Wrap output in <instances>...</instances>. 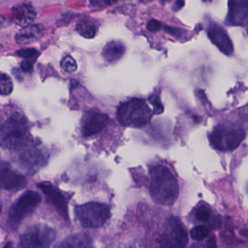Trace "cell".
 Here are the masks:
<instances>
[{
    "label": "cell",
    "instance_id": "30",
    "mask_svg": "<svg viewBox=\"0 0 248 248\" xmlns=\"http://www.w3.org/2000/svg\"></svg>",
    "mask_w": 248,
    "mask_h": 248
},
{
    "label": "cell",
    "instance_id": "14",
    "mask_svg": "<svg viewBox=\"0 0 248 248\" xmlns=\"http://www.w3.org/2000/svg\"><path fill=\"white\" fill-rule=\"evenodd\" d=\"M12 11L13 20L20 27L31 25L37 17V13L31 4L23 3L16 5Z\"/></svg>",
    "mask_w": 248,
    "mask_h": 248
},
{
    "label": "cell",
    "instance_id": "23",
    "mask_svg": "<svg viewBox=\"0 0 248 248\" xmlns=\"http://www.w3.org/2000/svg\"><path fill=\"white\" fill-rule=\"evenodd\" d=\"M149 102L153 107V113L155 114H160L164 111V107L161 102L160 97L158 95H152L148 99Z\"/></svg>",
    "mask_w": 248,
    "mask_h": 248
},
{
    "label": "cell",
    "instance_id": "6",
    "mask_svg": "<svg viewBox=\"0 0 248 248\" xmlns=\"http://www.w3.org/2000/svg\"><path fill=\"white\" fill-rule=\"evenodd\" d=\"M188 235L184 223L177 217L167 220L157 242L160 248H186Z\"/></svg>",
    "mask_w": 248,
    "mask_h": 248
},
{
    "label": "cell",
    "instance_id": "22",
    "mask_svg": "<svg viewBox=\"0 0 248 248\" xmlns=\"http://www.w3.org/2000/svg\"><path fill=\"white\" fill-rule=\"evenodd\" d=\"M61 67L65 73H75L78 69L76 61L72 56H66L61 62Z\"/></svg>",
    "mask_w": 248,
    "mask_h": 248
},
{
    "label": "cell",
    "instance_id": "12",
    "mask_svg": "<svg viewBox=\"0 0 248 248\" xmlns=\"http://www.w3.org/2000/svg\"><path fill=\"white\" fill-rule=\"evenodd\" d=\"M25 177L16 172L8 162H2L1 165V187L8 191H17L27 186Z\"/></svg>",
    "mask_w": 248,
    "mask_h": 248
},
{
    "label": "cell",
    "instance_id": "24",
    "mask_svg": "<svg viewBox=\"0 0 248 248\" xmlns=\"http://www.w3.org/2000/svg\"><path fill=\"white\" fill-rule=\"evenodd\" d=\"M38 54V51L35 48H22L17 51V55L24 59H31Z\"/></svg>",
    "mask_w": 248,
    "mask_h": 248
},
{
    "label": "cell",
    "instance_id": "31",
    "mask_svg": "<svg viewBox=\"0 0 248 248\" xmlns=\"http://www.w3.org/2000/svg\"></svg>",
    "mask_w": 248,
    "mask_h": 248
},
{
    "label": "cell",
    "instance_id": "27",
    "mask_svg": "<svg viewBox=\"0 0 248 248\" xmlns=\"http://www.w3.org/2000/svg\"><path fill=\"white\" fill-rule=\"evenodd\" d=\"M207 248H217V241L214 235L210 236L206 242Z\"/></svg>",
    "mask_w": 248,
    "mask_h": 248
},
{
    "label": "cell",
    "instance_id": "3",
    "mask_svg": "<svg viewBox=\"0 0 248 248\" xmlns=\"http://www.w3.org/2000/svg\"><path fill=\"white\" fill-rule=\"evenodd\" d=\"M212 146L220 152L236 149L245 138L244 129L238 124L225 123L217 124L208 136Z\"/></svg>",
    "mask_w": 248,
    "mask_h": 248
},
{
    "label": "cell",
    "instance_id": "11",
    "mask_svg": "<svg viewBox=\"0 0 248 248\" xmlns=\"http://www.w3.org/2000/svg\"><path fill=\"white\" fill-rule=\"evenodd\" d=\"M207 33L210 41L220 52L226 56L233 54V43L221 26L216 22L211 23L207 27Z\"/></svg>",
    "mask_w": 248,
    "mask_h": 248
},
{
    "label": "cell",
    "instance_id": "13",
    "mask_svg": "<svg viewBox=\"0 0 248 248\" xmlns=\"http://www.w3.org/2000/svg\"><path fill=\"white\" fill-rule=\"evenodd\" d=\"M226 24L229 27L248 24V1H229Z\"/></svg>",
    "mask_w": 248,
    "mask_h": 248
},
{
    "label": "cell",
    "instance_id": "7",
    "mask_svg": "<svg viewBox=\"0 0 248 248\" xmlns=\"http://www.w3.org/2000/svg\"><path fill=\"white\" fill-rule=\"evenodd\" d=\"M42 198L38 193L30 191L22 194L11 206L8 214V225L10 229L15 230L23 220L31 214L41 202Z\"/></svg>",
    "mask_w": 248,
    "mask_h": 248
},
{
    "label": "cell",
    "instance_id": "15",
    "mask_svg": "<svg viewBox=\"0 0 248 248\" xmlns=\"http://www.w3.org/2000/svg\"><path fill=\"white\" fill-rule=\"evenodd\" d=\"M44 31L42 24H31L20 30L15 37L16 42L19 45H28L38 40Z\"/></svg>",
    "mask_w": 248,
    "mask_h": 248
},
{
    "label": "cell",
    "instance_id": "25",
    "mask_svg": "<svg viewBox=\"0 0 248 248\" xmlns=\"http://www.w3.org/2000/svg\"><path fill=\"white\" fill-rule=\"evenodd\" d=\"M162 24L156 20L152 19L148 22L147 27L148 30L150 31H157L162 28Z\"/></svg>",
    "mask_w": 248,
    "mask_h": 248
},
{
    "label": "cell",
    "instance_id": "8",
    "mask_svg": "<svg viewBox=\"0 0 248 248\" xmlns=\"http://www.w3.org/2000/svg\"><path fill=\"white\" fill-rule=\"evenodd\" d=\"M53 228L46 224L33 225L21 235L20 245L22 248H49L56 239Z\"/></svg>",
    "mask_w": 248,
    "mask_h": 248
},
{
    "label": "cell",
    "instance_id": "19",
    "mask_svg": "<svg viewBox=\"0 0 248 248\" xmlns=\"http://www.w3.org/2000/svg\"><path fill=\"white\" fill-rule=\"evenodd\" d=\"M212 216V210L208 204L204 202H200L194 210V216L196 219L200 222H207L210 220Z\"/></svg>",
    "mask_w": 248,
    "mask_h": 248
},
{
    "label": "cell",
    "instance_id": "5",
    "mask_svg": "<svg viewBox=\"0 0 248 248\" xmlns=\"http://www.w3.org/2000/svg\"><path fill=\"white\" fill-rule=\"evenodd\" d=\"M75 215L82 227L96 229L105 224L111 217V211L107 204L88 202L76 206Z\"/></svg>",
    "mask_w": 248,
    "mask_h": 248
},
{
    "label": "cell",
    "instance_id": "9",
    "mask_svg": "<svg viewBox=\"0 0 248 248\" xmlns=\"http://www.w3.org/2000/svg\"><path fill=\"white\" fill-rule=\"evenodd\" d=\"M108 115L97 111H87L82 117L81 132L84 137H91L101 133L108 124Z\"/></svg>",
    "mask_w": 248,
    "mask_h": 248
},
{
    "label": "cell",
    "instance_id": "21",
    "mask_svg": "<svg viewBox=\"0 0 248 248\" xmlns=\"http://www.w3.org/2000/svg\"><path fill=\"white\" fill-rule=\"evenodd\" d=\"M210 231L206 226H198L193 228L190 232V236L195 241H202L208 237Z\"/></svg>",
    "mask_w": 248,
    "mask_h": 248
},
{
    "label": "cell",
    "instance_id": "28",
    "mask_svg": "<svg viewBox=\"0 0 248 248\" xmlns=\"http://www.w3.org/2000/svg\"><path fill=\"white\" fill-rule=\"evenodd\" d=\"M184 5V2H182V1H178V2H175V11H179L181 8H182Z\"/></svg>",
    "mask_w": 248,
    "mask_h": 248
},
{
    "label": "cell",
    "instance_id": "10",
    "mask_svg": "<svg viewBox=\"0 0 248 248\" xmlns=\"http://www.w3.org/2000/svg\"><path fill=\"white\" fill-rule=\"evenodd\" d=\"M37 186L43 191L47 200L54 206L60 216L64 220H69L68 202L61 191L49 182L40 183L37 184Z\"/></svg>",
    "mask_w": 248,
    "mask_h": 248
},
{
    "label": "cell",
    "instance_id": "16",
    "mask_svg": "<svg viewBox=\"0 0 248 248\" xmlns=\"http://www.w3.org/2000/svg\"><path fill=\"white\" fill-rule=\"evenodd\" d=\"M126 51L125 46L123 42L113 40L108 42L102 50V56L106 62L114 63L124 56Z\"/></svg>",
    "mask_w": 248,
    "mask_h": 248
},
{
    "label": "cell",
    "instance_id": "18",
    "mask_svg": "<svg viewBox=\"0 0 248 248\" xmlns=\"http://www.w3.org/2000/svg\"><path fill=\"white\" fill-rule=\"evenodd\" d=\"M76 31L84 38L93 39L96 35L98 28L92 21L83 20L77 24Z\"/></svg>",
    "mask_w": 248,
    "mask_h": 248
},
{
    "label": "cell",
    "instance_id": "26",
    "mask_svg": "<svg viewBox=\"0 0 248 248\" xmlns=\"http://www.w3.org/2000/svg\"><path fill=\"white\" fill-rule=\"evenodd\" d=\"M21 68L23 72H26V73H30V72H33V69H34L32 63L27 60H24L23 62H21Z\"/></svg>",
    "mask_w": 248,
    "mask_h": 248
},
{
    "label": "cell",
    "instance_id": "4",
    "mask_svg": "<svg viewBox=\"0 0 248 248\" xmlns=\"http://www.w3.org/2000/svg\"><path fill=\"white\" fill-rule=\"evenodd\" d=\"M30 137L27 120L18 113L13 114L2 124L1 140L5 147L12 149L22 147L28 143Z\"/></svg>",
    "mask_w": 248,
    "mask_h": 248
},
{
    "label": "cell",
    "instance_id": "2",
    "mask_svg": "<svg viewBox=\"0 0 248 248\" xmlns=\"http://www.w3.org/2000/svg\"><path fill=\"white\" fill-rule=\"evenodd\" d=\"M153 114L144 100L133 98L119 107L117 119L124 127L141 128L149 123Z\"/></svg>",
    "mask_w": 248,
    "mask_h": 248
},
{
    "label": "cell",
    "instance_id": "20",
    "mask_svg": "<svg viewBox=\"0 0 248 248\" xmlns=\"http://www.w3.org/2000/svg\"><path fill=\"white\" fill-rule=\"evenodd\" d=\"M14 85L8 75L2 74L0 78V93L2 95H8L13 92Z\"/></svg>",
    "mask_w": 248,
    "mask_h": 248
},
{
    "label": "cell",
    "instance_id": "17",
    "mask_svg": "<svg viewBox=\"0 0 248 248\" xmlns=\"http://www.w3.org/2000/svg\"><path fill=\"white\" fill-rule=\"evenodd\" d=\"M58 248H93V240L85 233L72 235L63 241Z\"/></svg>",
    "mask_w": 248,
    "mask_h": 248
},
{
    "label": "cell",
    "instance_id": "29",
    "mask_svg": "<svg viewBox=\"0 0 248 248\" xmlns=\"http://www.w3.org/2000/svg\"><path fill=\"white\" fill-rule=\"evenodd\" d=\"M3 248H13V242L10 241L4 246Z\"/></svg>",
    "mask_w": 248,
    "mask_h": 248
},
{
    "label": "cell",
    "instance_id": "1",
    "mask_svg": "<svg viewBox=\"0 0 248 248\" xmlns=\"http://www.w3.org/2000/svg\"><path fill=\"white\" fill-rule=\"evenodd\" d=\"M149 192L156 204L172 206L178 200L179 185L176 178L169 168L165 165H155L151 167Z\"/></svg>",
    "mask_w": 248,
    "mask_h": 248
}]
</instances>
